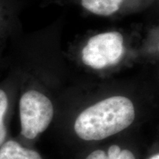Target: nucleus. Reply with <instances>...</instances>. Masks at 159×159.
I'll return each mask as SVG.
<instances>
[{
  "instance_id": "nucleus-1",
  "label": "nucleus",
  "mask_w": 159,
  "mask_h": 159,
  "mask_svg": "<svg viewBox=\"0 0 159 159\" xmlns=\"http://www.w3.org/2000/svg\"><path fill=\"white\" fill-rule=\"evenodd\" d=\"M135 119V108L128 97L114 96L99 101L82 111L74 129L80 138L99 141L128 128Z\"/></svg>"
},
{
  "instance_id": "nucleus-2",
  "label": "nucleus",
  "mask_w": 159,
  "mask_h": 159,
  "mask_svg": "<svg viewBox=\"0 0 159 159\" xmlns=\"http://www.w3.org/2000/svg\"><path fill=\"white\" fill-rule=\"evenodd\" d=\"M54 115L52 103L40 91H25L19 100L21 134L28 139H34L47 130Z\"/></svg>"
},
{
  "instance_id": "nucleus-3",
  "label": "nucleus",
  "mask_w": 159,
  "mask_h": 159,
  "mask_svg": "<svg viewBox=\"0 0 159 159\" xmlns=\"http://www.w3.org/2000/svg\"><path fill=\"white\" fill-rule=\"evenodd\" d=\"M122 35L116 31L95 35L89 39L82 51L85 65L101 69L117 63L124 52Z\"/></svg>"
},
{
  "instance_id": "nucleus-4",
  "label": "nucleus",
  "mask_w": 159,
  "mask_h": 159,
  "mask_svg": "<svg viewBox=\"0 0 159 159\" xmlns=\"http://www.w3.org/2000/svg\"><path fill=\"white\" fill-rule=\"evenodd\" d=\"M0 159H42L36 151L23 148L15 141H7L0 147Z\"/></svg>"
},
{
  "instance_id": "nucleus-5",
  "label": "nucleus",
  "mask_w": 159,
  "mask_h": 159,
  "mask_svg": "<svg viewBox=\"0 0 159 159\" xmlns=\"http://www.w3.org/2000/svg\"><path fill=\"white\" fill-rule=\"evenodd\" d=\"M123 0H81L83 7L98 16H108L119 9Z\"/></svg>"
},
{
  "instance_id": "nucleus-6",
  "label": "nucleus",
  "mask_w": 159,
  "mask_h": 159,
  "mask_svg": "<svg viewBox=\"0 0 159 159\" xmlns=\"http://www.w3.org/2000/svg\"><path fill=\"white\" fill-rule=\"evenodd\" d=\"M85 159H136V158L130 150H121L119 146L112 145L108 149V153L103 150H95Z\"/></svg>"
},
{
  "instance_id": "nucleus-7",
  "label": "nucleus",
  "mask_w": 159,
  "mask_h": 159,
  "mask_svg": "<svg viewBox=\"0 0 159 159\" xmlns=\"http://www.w3.org/2000/svg\"><path fill=\"white\" fill-rule=\"evenodd\" d=\"M8 97L3 89H0V147L5 142L7 128L5 125V116L8 108Z\"/></svg>"
},
{
  "instance_id": "nucleus-8",
  "label": "nucleus",
  "mask_w": 159,
  "mask_h": 159,
  "mask_svg": "<svg viewBox=\"0 0 159 159\" xmlns=\"http://www.w3.org/2000/svg\"><path fill=\"white\" fill-rule=\"evenodd\" d=\"M148 159H159V155L158 154L154 155L153 156H152V157H151V158H148Z\"/></svg>"
},
{
  "instance_id": "nucleus-9",
  "label": "nucleus",
  "mask_w": 159,
  "mask_h": 159,
  "mask_svg": "<svg viewBox=\"0 0 159 159\" xmlns=\"http://www.w3.org/2000/svg\"><path fill=\"white\" fill-rule=\"evenodd\" d=\"M0 19H1V10H0Z\"/></svg>"
}]
</instances>
